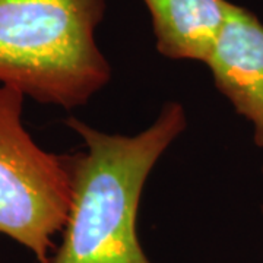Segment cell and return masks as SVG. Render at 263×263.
<instances>
[{"mask_svg":"<svg viewBox=\"0 0 263 263\" xmlns=\"http://www.w3.org/2000/svg\"><path fill=\"white\" fill-rule=\"evenodd\" d=\"M84 139L70 155L72 202L62 243L48 263H152L138 238L142 190L161 157L187 126L180 103H167L138 135H111L70 117Z\"/></svg>","mask_w":263,"mask_h":263,"instance_id":"cell-1","label":"cell"},{"mask_svg":"<svg viewBox=\"0 0 263 263\" xmlns=\"http://www.w3.org/2000/svg\"><path fill=\"white\" fill-rule=\"evenodd\" d=\"M105 0H0V84L66 110L108 84L97 43Z\"/></svg>","mask_w":263,"mask_h":263,"instance_id":"cell-2","label":"cell"},{"mask_svg":"<svg viewBox=\"0 0 263 263\" xmlns=\"http://www.w3.org/2000/svg\"><path fill=\"white\" fill-rule=\"evenodd\" d=\"M25 95L0 85V234L48 263L72 202L70 155L43 149L22 122Z\"/></svg>","mask_w":263,"mask_h":263,"instance_id":"cell-3","label":"cell"},{"mask_svg":"<svg viewBox=\"0 0 263 263\" xmlns=\"http://www.w3.org/2000/svg\"><path fill=\"white\" fill-rule=\"evenodd\" d=\"M205 65L235 111L252 123L263 148V25L250 10L227 2L226 18Z\"/></svg>","mask_w":263,"mask_h":263,"instance_id":"cell-4","label":"cell"},{"mask_svg":"<svg viewBox=\"0 0 263 263\" xmlns=\"http://www.w3.org/2000/svg\"><path fill=\"white\" fill-rule=\"evenodd\" d=\"M157 48L173 60L206 62L226 18L228 0H143Z\"/></svg>","mask_w":263,"mask_h":263,"instance_id":"cell-5","label":"cell"},{"mask_svg":"<svg viewBox=\"0 0 263 263\" xmlns=\"http://www.w3.org/2000/svg\"><path fill=\"white\" fill-rule=\"evenodd\" d=\"M262 211H263V206H262Z\"/></svg>","mask_w":263,"mask_h":263,"instance_id":"cell-6","label":"cell"}]
</instances>
